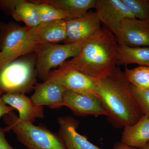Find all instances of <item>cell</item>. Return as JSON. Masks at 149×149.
Segmentation results:
<instances>
[{"label":"cell","mask_w":149,"mask_h":149,"mask_svg":"<svg viewBox=\"0 0 149 149\" xmlns=\"http://www.w3.org/2000/svg\"><path fill=\"white\" fill-rule=\"evenodd\" d=\"M97 96L104 107L108 119L115 128L133 125L143 115L125 73L118 67L100 80Z\"/></svg>","instance_id":"cell-1"},{"label":"cell","mask_w":149,"mask_h":149,"mask_svg":"<svg viewBox=\"0 0 149 149\" xmlns=\"http://www.w3.org/2000/svg\"><path fill=\"white\" fill-rule=\"evenodd\" d=\"M118 44L115 36L101 27L83 42L80 53L65 62L67 66L100 80L116 67Z\"/></svg>","instance_id":"cell-2"},{"label":"cell","mask_w":149,"mask_h":149,"mask_svg":"<svg viewBox=\"0 0 149 149\" xmlns=\"http://www.w3.org/2000/svg\"><path fill=\"white\" fill-rule=\"evenodd\" d=\"M3 120L5 132L13 131L17 140L28 149H67L60 136L42 126L20 120L13 111Z\"/></svg>","instance_id":"cell-3"},{"label":"cell","mask_w":149,"mask_h":149,"mask_svg":"<svg viewBox=\"0 0 149 149\" xmlns=\"http://www.w3.org/2000/svg\"><path fill=\"white\" fill-rule=\"evenodd\" d=\"M35 60H15L0 72V88L3 93L25 94L34 88L37 70Z\"/></svg>","instance_id":"cell-4"},{"label":"cell","mask_w":149,"mask_h":149,"mask_svg":"<svg viewBox=\"0 0 149 149\" xmlns=\"http://www.w3.org/2000/svg\"><path fill=\"white\" fill-rule=\"evenodd\" d=\"M84 42L64 45L40 44L35 46L34 52L37 57L36 70L39 78L45 82L49 78L52 68L59 67L68 58L77 56Z\"/></svg>","instance_id":"cell-5"},{"label":"cell","mask_w":149,"mask_h":149,"mask_svg":"<svg viewBox=\"0 0 149 149\" xmlns=\"http://www.w3.org/2000/svg\"><path fill=\"white\" fill-rule=\"evenodd\" d=\"M28 29L15 25L4 28L1 37L0 72L19 57L34 52L35 46L27 37Z\"/></svg>","instance_id":"cell-6"},{"label":"cell","mask_w":149,"mask_h":149,"mask_svg":"<svg viewBox=\"0 0 149 149\" xmlns=\"http://www.w3.org/2000/svg\"><path fill=\"white\" fill-rule=\"evenodd\" d=\"M49 78L60 83L66 90L97 96L100 80L68 67L65 62L52 71Z\"/></svg>","instance_id":"cell-7"},{"label":"cell","mask_w":149,"mask_h":149,"mask_svg":"<svg viewBox=\"0 0 149 149\" xmlns=\"http://www.w3.org/2000/svg\"><path fill=\"white\" fill-rule=\"evenodd\" d=\"M95 8L101 23L116 37L124 19L136 18L122 0H97Z\"/></svg>","instance_id":"cell-8"},{"label":"cell","mask_w":149,"mask_h":149,"mask_svg":"<svg viewBox=\"0 0 149 149\" xmlns=\"http://www.w3.org/2000/svg\"><path fill=\"white\" fill-rule=\"evenodd\" d=\"M77 115L107 116L104 107L101 100L94 95H86L66 90L63 97V106Z\"/></svg>","instance_id":"cell-9"},{"label":"cell","mask_w":149,"mask_h":149,"mask_svg":"<svg viewBox=\"0 0 149 149\" xmlns=\"http://www.w3.org/2000/svg\"><path fill=\"white\" fill-rule=\"evenodd\" d=\"M116 38L119 45L130 47H149V19H124Z\"/></svg>","instance_id":"cell-10"},{"label":"cell","mask_w":149,"mask_h":149,"mask_svg":"<svg viewBox=\"0 0 149 149\" xmlns=\"http://www.w3.org/2000/svg\"><path fill=\"white\" fill-rule=\"evenodd\" d=\"M66 21L41 22L36 27L29 28L27 33V39L35 46L64 42L66 38Z\"/></svg>","instance_id":"cell-11"},{"label":"cell","mask_w":149,"mask_h":149,"mask_svg":"<svg viewBox=\"0 0 149 149\" xmlns=\"http://www.w3.org/2000/svg\"><path fill=\"white\" fill-rule=\"evenodd\" d=\"M101 24L95 12L88 13L81 17L66 20L65 44L84 42L101 28Z\"/></svg>","instance_id":"cell-12"},{"label":"cell","mask_w":149,"mask_h":149,"mask_svg":"<svg viewBox=\"0 0 149 149\" xmlns=\"http://www.w3.org/2000/svg\"><path fill=\"white\" fill-rule=\"evenodd\" d=\"M31 98L37 105L47 106L53 109L63 106V97L66 89L60 83L49 78L42 83H36Z\"/></svg>","instance_id":"cell-13"},{"label":"cell","mask_w":149,"mask_h":149,"mask_svg":"<svg viewBox=\"0 0 149 149\" xmlns=\"http://www.w3.org/2000/svg\"><path fill=\"white\" fill-rule=\"evenodd\" d=\"M0 9L8 12L17 21L23 22L29 28L41 23L37 5L32 1L0 0Z\"/></svg>","instance_id":"cell-14"},{"label":"cell","mask_w":149,"mask_h":149,"mask_svg":"<svg viewBox=\"0 0 149 149\" xmlns=\"http://www.w3.org/2000/svg\"><path fill=\"white\" fill-rule=\"evenodd\" d=\"M60 125L58 136L67 149H103L94 145L77 131L79 122L71 116H61L58 119Z\"/></svg>","instance_id":"cell-15"},{"label":"cell","mask_w":149,"mask_h":149,"mask_svg":"<svg viewBox=\"0 0 149 149\" xmlns=\"http://www.w3.org/2000/svg\"><path fill=\"white\" fill-rule=\"evenodd\" d=\"M1 97L6 104L17 110L19 118L22 121L33 123L36 118L45 116L43 106L34 103L25 94L5 93Z\"/></svg>","instance_id":"cell-16"},{"label":"cell","mask_w":149,"mask_h":149,"mask_svg":"<svg viewBox=\"0 0 149 149\" xmlns=\"http://www.w3.org/2000/svg\"><path fill=\"white\" fill-rule=\"evenodd\" d=\"M149 141V118L143 115L133 125L123 128L121 142L123 143L139 149Z\"/></svg>","instance_id":"cell-17"},{"label":"cell","mask_w":149,"mask_h":149,"mask_svg":"<svg viewBox=\"0 0 149 149\" xmlns=\"http://www.w3.org/2000/svg\"><path fill=\"white\" fill-rule=\"evenodd\" d=\"M137 64L149 67V47H130L118 45L116 65Z\"/></svg>","instance_id":"cell-18"},{"label":"cell","mask_w":149,"mask_h":149,"mask_svg":"<svg viewBox=\"0 0 149 149\" xmlns=\"http://www.w3.org/2000/svg\"><path fill=\"white\" fill-rule=\"evenodd\" d=\"M49 4L69 14L72 18L81 17L88 11L95 8L97 0H42Z\"/></svg>","instance_id":"cell-19"},{"label":"cell","mask_w":149,"mask_h":149,"mask_svg":"<svg viewBox=\"0 0 149 149\" xmlns=\"http://www.w3.org/2000/svg\"><path fill=\"white\" fill-rule=\"evenodd\" d=\"M32 1L37 5L41 22L59 20H67L73 19L68 13L44 2L42 0Z\"/></svg>","instance_id":"cell-20"},{"label":"cell","mask_w":149,"mask_h":149,"mask_svg":"<svg viewBox=\"0 0 149 149\" xmlns=\"http://www.w3.org/2000/svg\"><path fill=\"white\" fill-rule=\"evenodd\" d=\"M129 83L136 88L149 90V67L139 66L124 71Z\"/></svg>","instance_id":"cell-21"},{"label":"cell","mask_w":149,"mask_h":149,"mask_svg":"<svg viewBox=\"0 0 149 149\" xmlns=\"http://www.w3.org/2000/svg\"><path fill=\"white\" fill-rule=\"evenodd\" d=\"M135 18L140 20L149 19L148 0H122Z\"/></svg>","instance_id":"cell-22"},{"label":"cell","mask_w":149,"mask_h":149,"mask_svg":"<svg viewBox=\"0 0 149 149\" xmlns=\"http://www.w3.org/2000/svg\"><path fill=\"white\" fill-rule=\"evenodd\" d=\"M130 86L133 97L141 113L149 118V90L139 89L131 84Z\"/></svg>","instance_id":"cell-23"},{"label":"cell","mask_w":149,"mask_h":149,"mask_svg":"<svg viewBox=\"0 0 149 149\" xmlns=\"http://www.w3.org/2000/svg\"><path fill=\"white\" fill-rule=\"evenodd\" d=\"M15 110L13 108L6 104L2 99L1 96H0V118L13 111Z\"/></svg>","instance_id":"cell-24"},{"label":"cell","mask_w":149,"mask_h":149,"mask_svg":"<svg viewBox=\"0 0 149 149\" xmlns=\"http://www.w3.org/2000/svg\"><path fill=\"white\" fill-rule=\"evenodd\" d=\"M4 128L0 127V149H15L10 145L6 139Z\"/></svg>","instance_id":"cell-25"},{"label":"cell","mask_w":149,"mask_h":149,"mask_svg":"<svg viewBox=\"0 0 149 149\" xmlns=\"http://www.w3.org/2000/svg\"><path fill=\"white\" fill-rule=\"evenodd\" d=\"M113 149H139L133 147L129 146L122 142H118L115 144Z\"/></svg>","instance_id":"cell-26"},{"label":"cell","mask_w":149,"mask_h":149,"mask_svg":"<svg viewBox=\"0 0 149 149\" xmlns=\"http://www.w3.org/2000/svg\"><path fill=\"white\" fill-rule=\"evenodd\" d=\"M139 149H149V141L145 146Z\"/></svg>","instance_id":"cell-27"},{"label":"cell","mask_w":149,"mask_h":149,"mask_svg":"<svg viewBox=\"0 0 149 149\" xmlns=\"http://www.w3.org/2000/svg\"><path fill=\"white\" fill-rule=\"evenodd\" d=\"M3 93L2 90H1V88H0V96H1L3 95Z\"/></svg>","instance_id":"cell-28"},{"label":"cell","mask_w":149,"mask_h":149,"mask_svg":"<svg viewBox=\"0 0 149 149\" xmlns=\"http://www.w3.org/2000/svg\"><path fill=\"white\" fill-rule=\"evenodd\" d=\"M148 1H149V0H148Z\"/></svg>","instance_id":"cell-29"}]
</instances>
